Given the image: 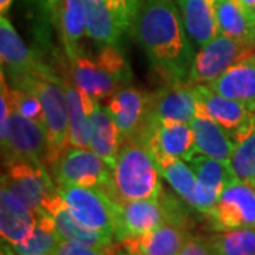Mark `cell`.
<instances>
[{
	"label": "cell",
	"mask_w": 255,
	"mask_h": 255,
	"mask_svg": "<svg viewBox=\"0 0 255 255\" xmlns=\"http://www.w3.org/2000/svg\"><path fill=\"white\" fill-rule=\"evenodd\" d=\"M163 223H167V213L160 197L119 201L117 207L115 241L121 244L128 238L139 237Z\"/></svg>",
	"instance_id": "12"
},
{
	"label": "cell",
	"mask_w": 255,
	"mask_h": 255,
	"mask_svg": "<svg viewBox=\"0 0 255 255\" xmlns=\"http://www.w3.org/2000/svg\"><path fill=\"white\" fill-rule=\"evenodd\" d=\"M197 95L199 108L214 119L219 125L233 133L253 114L244 104L224 97L209 85H193Z\"/></svg>",
	"instance_id": "24"
},
{
	"label": "cell",
	"mask_w": 255,
	"mask_h": 255,
	"mask_svg": "<svg viewBox=\"0 0 255 255\" xmlns=\"http://www.w3.org/2000/svg\"><path fill=\"white\" fill-rule=\"evenodd\" d=\"M220 34L231 37L247 46L255 44V26L250 23L236 0H216Z\"/></svg>",
	"instance_id": "28"
},
{
	"label": "cell",
	"mask_w": 255,
	"mask_h": 255,
	"mask_svg": "<svg viewBox=\"0 0 255 255\" xmlns=\"http://www.w3.org/2000/svg\"><path fill=\"white\" fill-rule=\"evenodd\" d=\"M153 153V152H152ZM159 172L186 204L194 209L196 174L187 160L164 153H153Z\"/></svg>",
	"instance_id": "27"
},
{
	"label": "cell",
	"mask_w": 255,
	"mask_h": 255,
	"mask_svg": "<svg viewBox=\"0 0 255 255\" xmlns=\"http://www.w3.org/2000/svg\"><path fill=\"white\" fill-rule=\"evenodd\" d=\"M0 255H16V253H14L13 247L10 246V244L1 241V251H0Z\"/></svg>",
	"instance_id": "40"
},
{
	"label": "cell",
	"mask_w": 255,
	"mask_h": 255,
	"mask_svg": "<svg viewBox=\"0 0 255 255\" xmlns=\"http://www.w3.org/2000/svg\"><path fill=\"white\" fill-rule=\"evenodd\" d=\"M189 164L196 174L194 210L207 216L216 206L227 183L236 177V174L230 163L200 153L193 156Z\"/></svg>",
	"instance_id": "14"
},
{
	"label": "cell",
	"mask_w": 255,
	"mask_h": 255,
	"mask_svg": "<svg viewBox=\"0 0 255 255\" xmlns=\"http://www.w3.org/2000/svg\"><path fill=\"white\" fill-rule=\"evenodd\" d=\"M80 92L90 122V149L114 167L119 149L124 143V137L110 112L101 105L100 101L81 90Z\"/></svg>",
	"instance_id": "16"
},
{
	"label": "cell",
	"mask_w": 255,
	"mask_h": 255,
	"mask_svg": "<svg viewBox=\"0 0 255 255\" xmlns=\"http://www.w3.org/2000/svg\"><path fill=\"white\" fill-rule=\"evenodd\" d=\"M209 87L255 112V51L250 50L240 57Z\"/></svg>",
	"instance_id": "17"
},
{
	"label": "cell",
	"mask_w": 255,
	"mask_h": 255,
	"mask_svg": "<svg viewBox=\"0 0 255 255\" xmlns=\"http://www.w3.org/2000/svg\"><path fill=\"white\" fill-rule=\"evenodd\" d=\"M51 169L57 184L100 187L112 194V167L90 147L70 146Z\"/></svg>",
	"instance_id": "6"
},
{
	"label": "cell",
	"mask_w": 255,
	"mask_h": 255,
	"mask_svg": "<svg viewBox=\"0 0 255 255\" xmlns=\"http://www.w3.org/2000/svg\"><path fill=\"white\" fill-rule=\"evenodd\" d=\"M194 46L203 47L220 34L216 0H174Z\"/></svg>",
	"instance_id": "22"
},
{
	"label": "cell",
	"mask_w": 255,
	"mask_h": 255,
	"mask_svg": "<svg viewBox=\"0 0 255 255\" xmlns=\"http://www.w3.org/2000/svg\"><path fill=\"white\" fill-rule=\"evenodd\" d=\"M112 248L114 246L110 248H101V247L88 246L80 241L63 238L57 247L54 255H110Z\"/></svg>",
	"instance_id": "36"
},
{
	"label": "cell",
	"mask_w": 255,
	"mask_h": 255,
	"mask_svg": "<svg viewBox=\"0 0 255 255\" xmlns=\"http://www.w3.org/2000/svg\"><path fill=\"white\" fill-rule=\"evenodd\" d=\"M14 87L31 91L41 104L47 137L46 164L53 166L70 147L68 108L61 77L40 61L36 71L21 78Z\"/></svg>",
	"instance_id": "2"
},
{
	"label": "cell",
	"mask_w": 255,
	"mask_h": 255,
	"mask_svg": "<svg viewBox=\"0 0 255 255\" xmlns=\"http://www.w3.org/2000/svg\"><path fill=\"white\" fill-rule=\"evenodd\" d=\"M10 119H11V97L10 87L4 78V71L0 75V143L3 145L10 132Z\"/></svg>",
	"instance_id": "35"
},
{
	"label": "cell",
	"mask_w": 255,
	"mask_h": 255,
	"mask_svg": "<svg viewBox=\"0 0 255 255\" xmlns=\"http://www.w3.org/2000/svg\"><path fill=\"white\" fill-rule=\"evenodd\" d=\"M10 97H11L13 107H16L24 117L33 119L44 127L43 108H41L38 98L33 92L24 90V88H20V87H13V88H10Z\"/></svg>",
	"instance_id": "33"
},
{
	"label": "cell",
	"mask_w": 255,
	"mask_h": 255,
	"mask_svg": "<svg viewBox=\"0 0 255 255\" xmlns=\"http://www.w3.org/2000/svg\"><path fill=\"white\" fill-rule=\"evenodd\" d=\"M187 237L186 227L163 223L146 234L128 238L121 246L135 255H179Z\"/></svg>",
	"instance_id": "21"
},
{
	"label": "cell",
	"mask_w": 255,
	"mask_h": 255,
	"mask_svg": "<svg viewBox=\"0 0 255 255\" xmlns=\"http://www.w3.org/2000/svg\"><path fill=\"white\" fill-rule=\"evenodd\" d=\"M132 34L166 82H187L194 50L174 0H140Z\"/></svg>",
	"instance_id": "1"
},
{
	"label": "cell",
	"mask_w": 255,
	"mask_h": 255,
	"mask_svg": "<svg viewBox=\"0 0 255 255\" xmlns=\"http://www.w3.org/2000/svg\"><path fill=\"white\" fill-rule=\"evenodd\" d=\"M61 240L50 214L41 213L37 216L33 234L24 243L11 247L16 255H54Z\"/></svg>",
	"instance_id": "30"
},
{
	"label": "cell",
	"mask_w": 255,
	"mask_h": 255,
	"mask_svg": "<svg viewBox=\"0 0 255 255\" xmlns=\"http://www.w3.org/2000/svg\"><path fill=\"white\" fill-rule=\"evenodd\" d=\"M160 172L152 153L142 137L125 140L119 149L112 167V199L132 201L156 199L162 193Z\"/></svg>",
	"instance_id": "3"
},
{
	"label": "cell",
	"mask_w": 255,
	"mask_h": 255,
	"mask_svg": "<svg viewBox=\"0 0 255 255\" xmlns=\"http://www.w3.org/2000/svg\"><path fill=\"white\" fill-rule=\"evenodd\" d=\"M87 36L101 46L118 44L124 34L108 0H82Z\"/></svg>",
	"instance_id": "25"
},
{
	"label": "cell",
	"mask_w": 255,
	"mask_h": 255,
	"mask_svg": "<svg viewBox=\"0 0 255 255\" xmlns=\"http://www.w3.org/2000/svg\"><path fill=\"white\" fill-rule=\"evenodd\" d=\"M110 255H135L133 253H130V251H128L127 248H121V250H115V248H112L111 250Z\"/></svg>",
	"instance_id": "41"
},
{
	"label": "cell",
	"mask_w": 255,
	"mask_h": 255,
	"mask_svg": "<svg viewBox=\"0 0 255 255\" xmlns=\"http://www.w3.org/2000/svg\"><path fill=\"white\" fill-rule=\"evenodd\" d=\"M240 9L246 14V17L250 20V23L255 26V0H236Z\"/></svg>",
	"instance_id": "38"
},
{
	"label": "cell",
	"mask_w": 255,
	"mask_h": 255,
	"mask_svg": "<svg viewBox=\"0 0 255 255\" xmlns=\"http://www.w3.org/2000/svg\"><path fill=\"white\" fill-rule=\"evenodd\" d=\"M57 190L77 219L115 240L118 201L114 200L107 191L100 187L74 184H57Z\"/></svg>",
	"instance_id": "5"
},
{
	"label": "cell",
	"mask_w": 255,
	"mask_h": 255,
	"mask_svg": "<svg viewBox=\"0 0 255 255\" xmlns=\"http://www.w3.org/2000/svg\"><path fill=\"white\" fill-rule=\"evenodd\" d=\"M74 84L95 100H110L121 88L129 85L130 67L117 44L102 46L95 57L80 50L70 53Z\"/></svg>",
	"instance_id": "4"
},
{
	"label": "cell",
	"mask_w": 255,
	"mask_h": 255,
	"mask_svg": "<svg viewBox=\"0 0 255 255\" xmlns=\"http://www.w3.org/2000/svg\"><path fill=\"white\" fill-rule=\"evenodd\" d=\"M4 166L6 169L1 174V184L24 201L36 216L46 213L44 204L57 190V186L53 184L51 176L44 164L28 160H10Z\"/></svg>",
	"instance_id": "7"
},
{
	"label": "cell",
	"mask_w": 255,
	"mask_h": 255,
	"mask_svg": "<svg viewBox=\"0 0 255 255\" xmlns=\"http://www.w3.org/2000/svg\"><path fill=\"white\" fill-rule=\"evenodd\" d=\"M190 125L196 137L197 153L230 163L234 140L228 130L219 125L199 107L197 114L190 122Z\"/></svg>",
	"instance_id": "23"
},
{
	"label": "cell",
	"mask_w": 255,
	"mask_h": 255,
	"mask_svg": "<svg viewBox=\"0 0 255 255\" xmlns=\"http://www.w3.org/2000/svg\"><path fill=\"white\" fill-rule=\"evenodd\" d=\"M58 21L67 54L78 50V43L87 34L82 0H57Z\"/></svg>",
	"instance_id": "31"
},
{
	"label": "cell",
	"mask_w": 255,
	"mask_h": 255,
	"mask_svg": "<svg viewBox=\"0 0 255 255\" xmlns=\"http://www.w3.org/2000/svg\"><path fill=\"white\" fill-rule=\"evenodd\" d=\"M179 255H214L209 240L199 236H189Z\"/></svg>",
	"instance_id": "37"
},
{
	"label": "cell",
	"mask_w": 255,
	"mask_h": 255,
	"mask_svg": "<svg viewBox=\"0 0 255 255\" xmlns=\"http://www.w3.org/2000/svg\"><path fill=\"white\" fill-rule=\"evenodd\" d=\"M122 33H132L140 0H108Z\"/></svg>",
	"instance_id": "34"
},
{
	"label": "cell",
	"mask_w": 255,
	"mask_h": 255,
	"mask_svg": "<svg viewBox=\"0 0 255 255\" xmlns=\"http://www.w3.org/2000/svg\"><path fill=\"white\" fill-rule=\"evenodd\" d=\"M234 147L230 166L236 177L255 187V112L233 133Z\"/></svg>",
	"instance_id": "26"
},
{
	"label": "cell",
	"mask_w": 255,
	"mask_h": 255,
	"mask_svg": "<svg viewBox=\"0 0 255 255\" xmlns=\"http://www.w3.org/2000/svg\"><path fill=\"white\" fill-rule=\"evenodd\" d=\"M137 137H142L153 153H164L187 162L197 155L193 128L186 122H156L150 119Z\"/></svg>",
	"instance_id": "15"
},
{
	"label": "cell",
	"mask_w": 255,
	"mask_h": 255,
	"mask_svg": "<svg viewBox=\"0 0 255 255\" xmlns=\"http://www.w3.org/2000/svg\"><path fill=\"white\" fill-rule=\"evenodd\" d=\"M4 163L10 160H28L46 164L47 137L44 127L24 117L11 104V119L7 140L1 145Z\"/></svg>",
	"instance_id": "10"
},
{
	"label": "cell",
	"mask_w": 255,
	"mask_h": 255,
	"mask_svg": "<svg viewBox=\"0 0 255 255\" xmlns=\"http://www.w3.org/2000/svg\"><path fill=\"white\" fill-rule=\"evenodd\" d=\"M207 216L216 231L255 227V187L233 177Z\"/></svg>",
	"instance_id": "8"
},
{
	"label": "cell",
	"mask_w": 255,
	"mask_h": 255,
	"mask_svg": "<svg viewBox=\"0 0 255 255\" xmlns=\"http://www.w3.org/2000/svg\"><path fill=\"white\" fill-rule=\"evenodd\" d=\"M67 108H68V124H70V146L74 147H90V122L84 107L81 92L75 84L63 77Z\"/></svg>",
	"instance_id": "29"
},
{
	"label": "cell",
	"mask_w": 255,
	"mask_h": 255,
	"mask_svg": "<svg viewBox=\"0 0 255 255\" xmlns=\"http://www.w3.org/2000/svg\"><path fill=\"white\" fill-rule=\"evenodd\" d=\"M0 58L1 68L14 84L34 73L40 64L6 16L0 17Z\"/></svg>",
	"instance_id": "20"
},
{
	"label": "cell",
	"mask_w": 255,
	"mask_h": 255,
	"mask_svg": "<svg viewBox=\"0 0 255 255\" xmlns=\"http://www.w3.org/2000/svg\"><path fill=\"white\" fill-rule=\"evenodd\" d=\"M209 241L214 255H255V227L217 231Z\"/></svg>",
	"instance_id": "32"
},
{
	"label": "cell",
	"mask_w": 255,
	"mask_h": 255,
	"mask_svg": "<svg viewBox=\"0 0 255 255\" xmlns=\"http://www.w3.org/2000/svg\"><path fill=\"white\" fill-rule=\"evenodd\" d=\"M44 211L47 214H50V217L53 219L55 228L61 238L80 241L84 244L101 247V248H110L114 244V238L85 226L81 220L77 219V216H74L73 211L60 196L58 190H55L50 196V199L46 201Z\"/></svg>",
	"instance_id": "19"
},
{
	"label": "cell",
	"mask_w": 255,
	"mask_h": 255,
	"mask_svg": "<svg viewBox=\"0 0 255 255\" xmlns=\"http://www.w3.org/2000/svg\"><path fill=\"white\" fill-rule=\"evenodd\" d=\"M115 121L124 142L137 137L150 121V94L133 85L117 91L105 107Z\"/></svg>",
	"instance_id": "11"
},
{
	"label": "cell",
	"mask_w": 255,
	"mask_h": 255,
	"mask_svg": "<svg viewBox=\"0 0 255 255\" xmlns=\"http://www.w3.org/2000/svg\"><path fill=\"white\" fill-rule=\"evenodd\" d=\"M197 95L187 82H164L150 94V119L156 122L190 124L197 114Z\"/></svg>",
	"instance_id": "13"
},
{
	"label": "cell",
	"mask_w": 255,
	"mask_h": 255,
	"mask_svg": "<svg viewBox=\"0 0 255 255\" xmlns=\"http://www.w3.org/2000/svg\"><path fill=\"white\" fill-rule=\"evenodd\" d=\"M250 50L251 46L224 34H219L206 46L200 47L196 53L187 77V84L210 85Z\"/></svg>",
	"instance_id": "9"
},
{
	"label": "cell",
	"mask_w": 255,
	"mask_h": 255,
	"mask_svg": "<svg viewBox=\"0 0 255 255\" xmlns=\"http://www.w3.org/2000/svg\"><path fill=\"white\" fill-rule=\"evenodd\" d=\"M11 3H13V0H0V13H1V16L7 14Z\"/></svg>",
	"instance_id": "39"
},
{
	"label": "cell",
	"mask_w": 255,
	"mask_h": 255,
	"mask_svg": "<svg viewBox=\"0 0 255 255\" xmlns=\"http://www.w3.org/2000/svg\"><path fill=\"white\" fill-rule=\"evenodd\" d=\"M37 216L24 201L4 184L0 189V233L1 241L10 246L21 244L36 228Z\"/></svg>",
	"instance_id": "18"
}]
</instances>
